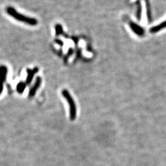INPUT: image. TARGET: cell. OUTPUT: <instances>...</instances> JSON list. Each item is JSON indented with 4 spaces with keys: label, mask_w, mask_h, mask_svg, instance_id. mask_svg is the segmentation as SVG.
Returning <instances> with one entry per match:
<instances>
[{
    "label": "cell",
    "mask_w": 166,
    "mask_h": 166,
    "mask_svg": "<svg viewBox=\"0 0 166 166\" xmlns=\"http://www.w3.org/2000/svg\"><path fill=\"white\" fill-rule=\"evenodd\" d=\"M129 27L130 29L132 30V32L138 37H143L144 35L145 34L144 29L138 24L130 21L129 22Z\"/></svg>",
    "instance_id": "4"
},
{
    "label": "cell",
    "mask_w": 166,
    "mask_h": 166,
    "mask_svg": "<svg viewBox=\"0 0 166 166\" xmlns=\"http://www.w3.org/2000/svg\"><path fill=\"white\" fill-rule=\"evenodd\" d=\"M42 79L40 77H37V79L35 81V83L34 85L32 86V87L30 89V91L29 92V97H33L37 91V90L40 88L41 84Z\"/></svg>",
    "instance_id": "5"
},
{
    "label": "cell",
    "mask_w": 166,
    "mask_h": 166,
    "mask_svg": "<svg viewBox=\"0 0 166 166\" xmlns=\"http://www.w3.org/2000/svg\"><path fill=\"white\" fill-rule=\"evenodd\" d=\"M8 73V68L5 66L0 67V94L3 89V83H5Z\"/></svg>",
    "instance_id": "3"
},
{
    "label": "cell",
    "mask_w": 166,
    "mask_h": 166,
    "mask_svg": "<svg viewBox=\"0 0 166 166\" xmlns=\"http://www.w3.org/2000/svg\"><path fill=\"white\" fill-rule=\"evenodd\" d=\"M145 5H146V16L147 20L149 24L152 22V17H151V11L149 3L148 0H145Z\"/></svg>",
    "instance_id": "9"
},
{
    "label": "cell",
    "mask_w": 166,
    "mask_h": 166,
    "mask_svg": "<svg viewBox=\"0 0 166 166\" xmlns=\"http://www.w3.org/2000/svg\"><path fill=\"white\" fill-rule=\"evenodd\" d=\"M165 28H166V20L164 22L159 24V25L154 26L152 28H151L149 29V32L151 33H157V32L160 31L161 30H162Z\"/></svg>",
    "instance_id": "7"
},
{
    "label": "cell",
    "mask_w": 166,
    "mask_h": 166,
    "mask_svg": "<svg viewBox=\"0 0 166 166\" xmlns=\"http://www.w3.org/2000/svg\"><path fill=\"white\" fill-rule=\"evenodd\" d=\"M39 71V68L37 67H35V68L31 70V69H27V77L26 79V82L27 84H29L31 83V82L33 80V78L34 77V75L38 73Z\"/></svg>",
    "instance_id": "6"
},
{
    "label": "cell",
    "mask_w": 166,
    "mask_h": 166,
    "mask_svg": "<svg viewBox=\"0 0 166 166\" xmlns=\"http://www.w3.org/2000/svg\"><path fill=\"white\" fill-rule=\"evenodd\" d=\"M137 5V12H136V18L138 21H140L141 18V13H142V8L141 5L140 0H137L136 1Z\"/></svg>",
    "instance_id": "8"
},
{
    "label": "cell",
    "mask_w": 166,
    "mask_h": 166,
    "mask_svg": "<svg viewBox=\"0 0 166 166\" xmlns=\"http://www.w3.org/2000/svg\"><path fill=\"white\" fill-rule=\"evenodd\" d=\"M62 94L69 104L70 119L71 121H74L76 117V104L74 101V99L73 98L71 94L67 89L62 90Z\"/></svg>",
    "instance_id": "2"
},
{
    "label": "cell",
    "mask_w": 166,
    "mask_h": 166,
    "mask_svg": "<svg viewBox=\"0 0 166 166\" xmlns=\"http://www.w3.org/2000/svg\"><path fill=\"white\" fill-rule=\"evenodd\" d=\"M6 12L7 13L10 15L12 17L15 19L16 20L25 23L26 24L32 25V26H35L38 24V21L32 17H27L25 15H23L19 13H18L14 8L13 7H8L6 8Z\"/></svg>",
    "instance_id": "1"
},
{
    "label": "cell",
    "mask_w": 166,
    "mask_h": 166,
    "mask_svg": "<svg viewBox=\"0 0 166 166\" xmlns=\"http://www.w3.org/2000/svg\"><path fill=\"white\" fill-rule=\"evenodd\" d=\"M25 87H26L25 84L22 82H21L17 86V91L19 94H22L24 92Z\"/></svg>",
    "instance_id": "10"
},
{
    "label": "cell",
    "mask_w": 166,
    "mask_h": 166,
    "mask_svg": "<svg viewBox=\"0 0 166 166\" xmlns=\"http://www.w3.org/2000/svg\"><path fill=\"white\" fill-rule=\"evenodd\" d=\"M56 35H59L60 33H62L63 32V29L60 25H56Z\"/></svg>",
    "instance_id": "11"
}]
</instances>
